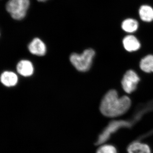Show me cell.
<instances>
[{"label":"cell","instance_id":"obj_11","mask_svg":"<svg viewBox=\"0 0 153 153\" xmlns=\"http://www.w3.org/2000/svg\"><path fill=\"white\" fill-rule=\"evenodd\" d=\"M140 67L145 72H153V55H147L143 58L140 63Z\"/></svg>","mask_w":153,"mask_h":153},{"label":"cell","instance_id":"obj_7","mask_svg":"<svg viewBox=\"0 0 153 153\" xmlns=\"http://www.w3.org/2000/svg\"><path fill=\"white\" fill-rule=\"evenodd\" d=\"M1 81L7 87H12L16 85L18 81L17 74L12 71H6L1 76Z\"/></svg>","mask_w":153,"mask_h":153},{"label":"cell","instance_id":"obj_14","mask_svg":"<svg viewBox=\"0 0 153 153\" xmlns=\"http://www.w3.org/2000/svg\"><path fill=\"white\" fill-rule=\"evenodd\" d=\"M37 1L39 2H45L48 1V0H37Z\"/></svg>","mask_w":153,"mask_h":153},{"label":"cell","instance_id":"obj_13","mask_svg":"<svg viewBox=\"0 0 153 153\" xmlns=\"http://www.w3.org/2000/svg\"><path fill=\"white\" fill-rule=\"evenodd\" d=\"M96 153H117L116 149L111 145H106L99 148Z\"/></svg>","mask_w":153,"mask_h":153},{"label":"cell","instance_id":"obj_3","mask_svg":"<svg viewBox=\"0 0 153 153\" xmlns=\"http://www.w3.org/2000/svg\"><path fill=\"white\" fill-rule=\"evenodd\" d=\"M30 4V0H10L6 9L13 19L22 20L26 16Z\"/></svg>","mask_w":153,"mask_h":153},{"label":"cell","instance_id":"obj_8","mask_svg":"<svg viewBox=\"0 0 153 153\" xmlns=\"http://www.w3.org/2000/svg\"><path fill=\"white\" fill-rule=\"evenodd\" d=\"M123 44L125 49L128 52H133L138 50L140 44L138 40L133 36H126L123 40Z\"/></svg>","mask_w":153,"mask_h":153},{"label":"cell","instance_id":"obj_2","mask_svg":"<svg viewBox=\"0 0 153 153\" xmlns=\"http://www.w3.org/2000/svg\"><path fill=\"white\" fill-rule=\"evenodd\" d=\"M94 55L95 52L93 49H86L81 54H71L70 62L78 71L85 72L90 68Z\"/></svg>","mask_w":153,"mask_h":153},{"label":"cell","instance_id":"obj_9","mask_svg":"<svg viewBox=\"0 0 153 153\" xmlns=\"http://www.w3.org/2000/svg\"><path fill=\"white\" fill-rule=\"evenodd\" d=\"M128 153H151L149 146L146 144L136 142L130 145L127 149Z\"/></svg>","mask_w":153,"mask_h":153},{"label":"cell","instance_id":"obj_4","mask_svg":"<svg viewBox=\"0 0 153 153\" xmlns=\"http://www.w3.org/2000/svg\"><path fill=\"white\" fill-rule=\"evenodd\" d=\"M140 80V77L133 70L127 71L122 80V85L124 90L128 94L133 92L136 89Z\"/></svg>","mask_w":153,"mask_h":153},{"label":"cell","instance_id":"obj_6","mask_svg":"<svg viewBox=\"0 0 153 153\" xmlns=\"http://www.w3.org/2000/svg\"><path fill=\"white\" fill-rule=\"evenodd\" d=\"M17 70L19 74L24 76H29L33 74L34 67L33 64L27 60H22L18 63Z\"/></svg>","mask_w":153,"mask_h":153},{"label":"cell","instance_id":"obj_12","mask_svg":"<svg viewBox=\"0 0 153 153\" xmlns=\"http://www.w3.org/2000/svg\"><path fill=\"white\" fill-rule=\"evenodd\" d=\"M138 23L136 20L132 19H126L122 24V27L126 32L132 33L136 31L138 28Z\"/></svg>","mask_w":153,"mask_h":153},{"label":"cell","instance_id":"obj_1","mask_svg":"<svg viewBox=\"0 0 153 153\" xmlns=\"http://www.w3.org/2000/svg\"><path fill=\"white\" fill-rule=\"evenodd\" d=\"M131 101L128 97H119L117 91L110 90L105 94L100 103V112L105 116L115 117L125 114L129 109Z\"/></svg>","mask_w":153,"mask_h":153},{"label":"cell","instance_id":"obj_10","mask_svg":"<svg viewBox=\"0 0 153 153\" xmlns=\"http://www.w3.org/2000/svg\"><path fill=\"white\" fill-rule=\"evenodd\" d=\"M139 15L143 21L152 22L153 21V9L149 6H141L139 10Z\"/></svg>","mask_w":153,"mask_h":153},{"label":"cell","instance_id":"obj_5","mask_svg":"<svg viewBox=\"0 0 153 153\" xmlns=\"http://www.w3.org/2000/svg\"><path fill=\"white\" fill-rule=\"evenodd\" d=\"M29 51L33 55L43 56L46 52L45 44L41 39L36 38L33 39L28 46Z\"/></svg>","mask_w":153,"mask_h":153}]
</instances>
